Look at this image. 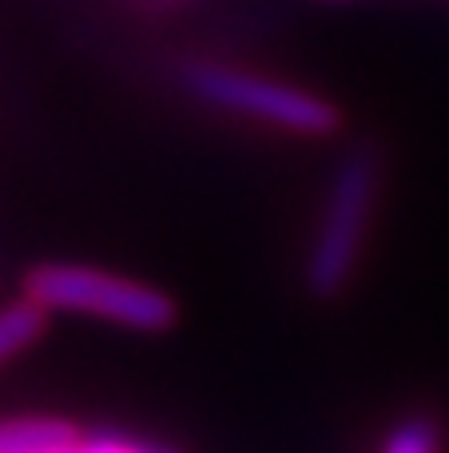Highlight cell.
Wrapping results in <instances>:
<instances>
[{
  "label": "cell",
  "instance_id": "obj_1",
  "mask_svg": "<svg viewBox=\"0 0 449 453\" xmlns=\"http://www.w3.org/2000/svg\"><path fill=\"white\" fill-rule=\"evenodd\" d=\"M382 196V159L374 148L342 151L331 167V180L323 191L315 231H310L307 255H302V290L315 303H334L350 290L358 266L366 255L374 211Z\"/></svg>",
  "mask_w": 449,
  "mask_h": 453
},
{
  "label": "cell",
  "instance_id": "obj_2",
  "mask_svg": "<svg viewBox=\"0 0 449 453\" xmlns=\"http://www.w3.org/2000/svg\"><path fill=\"white\" fill-rule=\"evenodd\" d=\"M20 295L48 314H80L135 334H164L179 322V306L167 290L132 274L88 263H36L24 271Z\"/></svg>",
  "mask_w": 449,
  "mask_h": 453
},
{
  "label": "cell",
  "instance_id": "obj_3",
  "mask_svg": "<svg viewBox=\"0 0 449 453\" xmlns=\"http://www.w3.org/2000/svg\"><path fill=\"white\" fill-rule=\"evenodd\" d=\"M179 84L191 100L207 108L259 119V124L278 127L286 135H302V140H326L342 127V111L326 96L219 60H187L179 68Z\"/></svg>",
  "mask_w": 449,
  "mask_h": 453
},
{
  "label": "cell",
  "instance_id": "obj_4",
  "mask_svg": "<svg viewBox=\"0 0 449 453\" xmlns=\"http://www.w3.org/2000/svg\"><path fill=\"white\" fill-rule=\"evenodd\" d=\"M76 434L64 418H0V453H44Z\"/></svg>",
  "mask_w": 449,
  "mask_h": 453
},
{
  "label": "cell",
  "instance_id": "obj_5",
  "mask_svg": "<svg viewBox=\"0 0 449 453\" xmlns=\"http://www.w3.org/2000/svg\"><path fill=\"white\" fill-rule=\"evenodd\" d=\"M44 322H48V311L24 295L0 306V366L28 350V346L44 334Z\"/></svg>",
  "mask_w": 449,
  "mask_h": 453
},
{
  "label": "cell",
  "instance_id": "obj_6",
  "mask_svg": "<svg viewBox=\"0 0 449 453\" xmlns=\"http://www.w3.org/2000/svg\"><path fill=\"white\" fill-rule=\"evenodd\" d=\"M442 449H445L442 426L426 414H410L402 422H394L378 446V453H442Z\"/></svg>",
  "mask_w": 449,
  "mask_h": 453
},
{
  "label": "cell",
  "instance_id": "obj_7",
  "mask_svg": "<svg viewBox=\"0 0 449 453\" xmlns=\"http://www.w3.org/2000/svg\"><path fill=\"white\" fill-rule=\"evenodd\" d=\"M44 453H179L167 441H148V438H132V434H76V438L60 441V446L44 449Z\"/></svg>",
  "mask_w": 449,
  "mask_h": 453
}]
</instances>
